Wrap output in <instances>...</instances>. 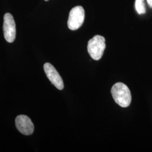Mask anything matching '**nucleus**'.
Returning <instances> with one entry per match:
<instances>
[{
  "instance_id": "obj_1",
  "label": "nucleus",
  "mask_w": 152,
  "mask_h": 152,
  "mask_svg": "<svg viewBox=\"0 0 152 152\" xmlns=\"http://www.w3.org/2000/svg\"><path fill=\"white\" fill-rule=\"evenodd\" d=\"M111 93L115 102L121 107L126 108L130 105L132 99L130 90L124 83L118 82L114 84Z\"/></svg>"
},
{
  "instance_id": "obj_2",
  "label": "nucleus",
  "mask_w": 152,
  "mask_h": 152,
  "mask_svg": "<svg viewBox=\"0 0 152 152\" xmlns=\"http://www.w3.org/2000/svg\"><path fill=\"white\" fill-rule=\"evenodd\" d=\"M105 38L100 35H96L90 39L87 45V51L94 60H100L105 49Z\"/></svg>"
},
{
  "instance_id": "obj_3",
  "label": "nucleus",
  "mask_w": 152,
  "mask_h": 152,
  "mask_svg": "<svg viewBox=\"0 0 152 152\" xmlns=\"http://www.w3.org/2000/svg\"><path fill=\"white\" fill-rule=\"evenodd\" d=\"M85 10L81 6H77L71 9L68 20V27L72 31L81 27L85 19Z\"/></svg>"
},
{
  "instance_id": "obj_4",
  "label": "nucleus",
  "mask_w": 152,
  "mask_h": 152,
  "mask_svg": "<svg viewBox=\"0 0 152 152\" xmlns=\"http://www.w3.org/2000/svg\"><path fill=\"white\" fill-rule=\"evenodd\" d=\"M4 35L7 42L12 43L16 37V25L11 14L6 13L4 17Z\"/></svg>"
},
{
  "instance_id": "obj_5",
  "label": "nucleus",
  "mask_w": 152,
  "mask_h": 152,
  "mask_svg": "<svg viewBox=\"0 0 152 152\" xmlns=\"http://www.w3.org/2000/svg\"><path fill=\"white\" fill-rule=\"evenodd\" d=\"M44 68L46 75L52 84L58 90H63L64 88L63 81L54 66L50 63H46L44 64Z\"/></svg>"
},
{
  "instance_id": "obj_6",
  "label": "nucleus",
  "mask_w": 152,
  "mask_h": 152,
  "mask_svg": "<svg viewBox=\"0 0 152 152\" xmlns=\"http://www.w3.org/2000/svg\"><path fill=\"white\" fill-rule=\"evenodd\" d=\"M16 129L22 134L31 135L34 131V125L31 120L26 115H19L15 119Z\"/></svg>"
},
{
  "instance_id": "obj_7",
  "label": "nucleus",
  "mask_w": 152,
  "mask_h": 152,
  "mask_svg": "<svg viewBox=\"0 0 152 152\" xmlns=\"http://www.w3.org/2000/svg\"><path fill=\"white\" fill-rule=\"evenodd\" d=\"M144 1V0H135V9L139 14H143L146 12Z\"/></svg>"
},
{
  "instance_id": "obj_8",
  "label": "nucleus",
  "mask_w": 152,
  "mask_h": 152,
  "mask_svg": "<svg viewBox=\"0 0 152 152\" xmlns=\"http://www.w3.org/2000/svg\"><path fill=\"white\" fill-rule=\"evenodd\" d=\"M147 1L149 6L151 7H152V0H147Z\"/></svg>"
},
{
  "instance_id": "obj_9",
  "label": "nucleus",
  "mask_w": 152,
  "mask_h": 152,
  "mask_svg": "<svg viewBox=\"0 0 152 152\" xmlns=\"http://www.w3.org/2000/svg\"><path fill=\"white\" fill-rule=\"evenodd\" d=\"M45 1H48L49 0H45Z\"/></svg>"
}]
</instances>
